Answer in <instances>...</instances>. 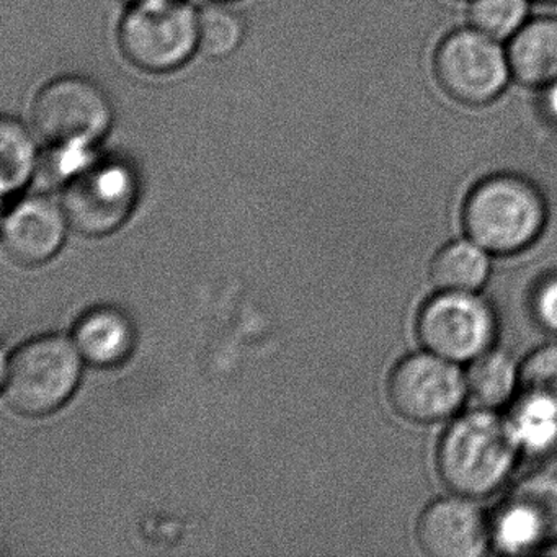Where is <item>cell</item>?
I'll return each mask as SVG.
<instances>
[{
    "label": "cell",
    "mask_w": 557,
    "mask_h": 557,
    "mask_svg": "<svg viewBox=\"0 0 557 557\" xmlns=\"http://www.w3.org/2000/svg\"><path fill=\"white\" fill-rule=\"evenodd\" d=\"M518 462L507 417L482 407L453 419L436 445V472L443 485L475 500L504 487Z\"/></svg>",
    "instance_id": "1"
},
{
    "label": "cell",
    "mask_w": 557,
    "mask_h": 557,
    "mask_svg": "<svg viewBox=\"0 0 557 557\" xmlns=\"http://www.w3.org/2000/svg\"><path fill=\"white\" fill-rule=\"evenodd\" d=\"M547 223V203L536 185L517 174L482 178L466 195V237L491 256L507 257L533 246Z\"/></svg>",
    "instance_id": "2"
},
{
    "label": "cell",
    "mask_w": 557,
    "mask_h": 557,
    "mask_svg": "<svg viewBox=\"0 0 557 557\" xmlns=\"http://www.w3.org/2000/svg\"><path fill=\"white\" fill-rule=\"evenodd\" d=\"M81 354L60 335H44L22 344L5 367L4 394L15 412L44 417L60 409L76 389Z\"/></svg>",
    "instance_id": "3"
},
{
    "label": "cell",
    "mask_w": 557,
    "mask_h": 557,
    "mask_svg": "<svg viewBox=\"0 0 557 557\" xmlns=\"http://www.w3.org/2000/svg\"><path fill=\"white\" fill-rule=\"evenodd\" d=\"M119 41L133 66L169 73L198 48V14L184 0H139L123 17Z\"/></svg>",
    "instance_id": "4"
},
{
    "label": "cell",
    "mask_w": 557,
    "mask_h": 557,
    "mask_svg": "<svg viewBox=\"0 0 557 557\" xmlns=\"http://www.w3.org/2000/svg\"><path fill=\"white\" fill-rule=\"evenodd\" d=\"M433 74L440 89L465 107L491 106L511 81L507 50L474 27L459 28L440 41Z\"/></svg>",
    "instance_id": "5"
},
{
    "label": "cell",
    "mask_w": 557,
    "mask_h": 557,
    "mask_svg": "<svg viewBox=\"0 0 557 557\" xmlns=\"http://www.w3.org/2000/svg\"><path fill=\"white\" fill-rule=\"evenodd\" d=\"M416 335L423 350L469 363L494 348L497 315L478 293L436 292L417 312Z\"/></svg>",
    "instance_id": "6"
},
{
    "label": "cell",
    "mask_w": 557,
    "mask_h": 557,
    "mask_svg": "<svg viewBox=\"0 0 557 557\" xmlns=\"http://www.w3.org/2000/svg\"><path fill=\"white\" fill-rule=\"evenodd\" d=\"M32 123L45 145L77 151L99 141L112 123L103 90L84 77H61L38 92Z\"/></svg>",
    "instance_id": "7"
},
{
    "label": "cell",
    "mask_w": 557,
    "mask_h": 557,
    "mask_svg": "<svg viewBox=\"0 0 557 557\" xmlns=\"http://www.w3.org/2000/svg\"><path fill=\"white\" fill-rule=\"evenodd\" d=\"M391 409L410 423H438L459 412L466 397L465 371L432 351L400 358L386 383Z\"/></svg>",
    "instance_id": "8"
},
{
    "label": "cell",
    "mask_w": 557,
    "mask_h": 557,
    "mask_svg": "<svg viewBox=\"0 0 557 557\" xmlns=\"http://www.w3.org/2000/svg\"><path fill=\"white\" fill-rule=\"evenodd\" d=\"M492 547L537 553L557 543V469L530 471L491 515Z\"/></svg>",
    "instance_id": "9"
},
{
    "label": "cell",
    "mask_w": 557,
    "mask_h": 557,
    "mask_svg": "<svg viewBox=\"0 0 557 557\" xmlns=\"http://www.w3.org/2000/svg\"><path fill=\"white\" fill-rule=\"evenodd\" d=\"M136 201L135 178L115 164L81 172L63 194L67 224L87 237H102L119 230Z\"/></svg>",
    "instance_id": "10"
},
{
    "label": "cell",
    "mask_w": 557,
    "mask_h": 557,
    "mask_svg": "<svg viewBox=\"0 0 557 557\" xmlns=\"http://www.w3.org/2000/svg\"><path fill=\"white\" fill-rule=\"evenodd\" d=\"M416 536L430 557H479L492 547L491 517L475 498L451 492L423 508Z\"/></svg>",
    "instance_id": "11"
},
{
    "label": "cell",
    "mask_w": 557,
    "mask_h": 557,
    "mask_svg": "<svg viewBox=\"0 0 557 557\" xmlns=\"http://www.w3.org/2000/svg\"><path fill=\"white\" fill-rule=\"evenodd\" d=\"M66 223L63 208L53 201L45 197L25 198L5 218V253L17 265H41L60 250Z\"/></svg>",
    "instance_id": "12"
},
{
    "label": "cell",
    "mask_w": 557,
    "mask_h": 557,
    "mask_svg": "<svg viewBox=\"0 0 557 557\" xmlns=\"http://www.w3.org/2000/svg\"><path fill=\"white\" fill-rule=\"evenodd\" d=\"M507 419L520 462L530 465V471L557 469V400L520 393Z\"/></svg>",
    "instance_id": "13"
},
{
    "label": "cell",
    "mask_w": 557,
    "mask_h": 557,
    "mask_svg": "<svg viewBox=\"0 0 557 557\" xmlns=\"http://www.w3.org/2000/svg\"><path fill=\"white\" fill-rule=\"evenodd\" d=\"M511 79L528 89L549 86L557 79V18L528 21L508 40Z\"/></svg>",
    "instance_id": "14"
},
{
    "label": "cell",
    "mask_w": 557,
    "mask_h": 557,
    "mask_svg": "<svg viewBox=\"0 0 557 557\" xmlns=\"http://www.w3.org/2000/svg\"><path fill=\"white\" fill-rule=\"evenodd\" d=\"M74 344L81 357L94 367H116L132 355L135 331L125 312L119 309H90L77 322Z\"/></svg>",
    "instance_id": "15"
},
{
    "label": "cell",
    "mask_w": 557,
    "mask_h": 557,
    "mask_svg": "<svg viewBox=\"0 0 557 557\" xmlns=\"http://www.w3.org/2000/svg\"><path fill=\"white\" fill-rule=\"evenodd\" d=\"M491 276V253L471 239L445 244L430 263L436 292L478 293Z\"/></svg>",
    "instance_id": "16"
},
{
    "label": "cell",
    "mask_w": 557,
    "mask_h": 557,
    "mask_svg": "<svg viewBox=\"0 0 557 557\" xmlns=\"http://www.w3.org/2000/svg\"><path fill=\"white\" fill-rule=\"evenodd\" d=\"M465 376L468 397L482 409H500L520 391V364L497 348L469 361Z\"/></svg>",
    "instance_id": "17"
},
{
    "label": "cell",
    "mask_w": 557,
    "mask_h": 557,
    "mask_svg": "<svg viewBox=\"0 0 557 557\" xmlns=\"http://www.w3.org/2000/svg\"><path fill=\"white\" fill-rule=\"evenodd\" d=\"M0 187L8 195L27 184L37 165L38 149L32 133L18 120L0 123Z\"/></svg>",
    "instance_id": "18"
},
{
    "label": "cell",
    "mask_w": 557,
    "mask_h": 557,
    "mask_svg": "<svg viewBox=\"0 0 557 557\" xmlns=\"http://www.w3.org/2000/svg\"><path fill=\"white\" fill-rule=\"evenodd\" d=\"M469 24L497 41H508L530 21V0H471Z\"/></svg>",
    "instance_id": "19"
},
{
    "label": "cell",
    "mask_w": 557,
    "mask_h": 557,
    "mask_svg": "<svg viewBox=\"0 0 557 557\" xmlns=\"http://www.w3.org/2000/svg\"><path fill=\"white\" fill-rule=\"evenodd\" d=\"M244 25L239 15L223 8L198 14V50L210 58H226L239 48Z\"/></svg>",
    "instance_id": "20"
},
{
    "label": "cell",
    "mask_w": 557,
    "mask_h": 557,
    "mask_svg": "<svg viewBox=\"0 0 557 557\" xmlns=\"http://www.w3.org/2000/svg\"><path fill=\"white\" fill-rule=\"evenodd\" d=\"M520 393L557 400V345L531 351L520 364Z\"/></svg>",
    "instance_id": "21"
},
{
    "label": "cell",
    "mask_w": 557,
    "mask_h": 557,
    "mask_svg": "<svg viewBox=\"0 0 557 557\" xmlns=\"http://www.w3.org/2000/svg\"><path fill=\"white\" fill-rule=\"evenodd\" d=\"M530 309L540 327L557 334V272L546 273L537 280L531 292Z\"/></svg>",
    "instance_id": "22"
},
{
    "label": "cell",
    "mask_w": 557,
    "mask_h": 557,
    "mask_svg": "<svg viewBox=\"0 0 557 557\" xmlns=\"http://www.w3.org/2000/svg\"><path fill=\"white\" fill-rule=\"evenodd\" d=\"M541 109L549 123L557 126V79L543 89V100Z\"/></svg>",
    "instance_id": "23"
},
{
    "label": "cell",
    "mask_w": 557,
    "mask_h": 557,
    "mask_svg": "<svg viewBox=\"0 0 557 557\" xmlns=\"http://www.w3.org/2000/svg\"><path fill=\"white\" fill-rule=\"evenodd\" d=\"M536 2H541V4H557V0H536Z\"/></svg>",
    "instance_id": "24"
}]
</instances>
